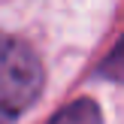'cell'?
Instances as JSON below:
<instances>
[{
	"instance_id": "cell-1",
	"label": "cell",
	"mask_w": 124,
	"mask_h": 124,
	"mask_svg": "<svg viewBox=\"0 0 124 124\" xmlns=\"http://www.w3.org/2000/svg\"><path fill=\"white\" fill-rule=\"evenodd\" d=\"M42 91V64L30 46L0 33V124H15Z\"/></svg>"
},
{
	"instance_id": "cell-2",
	"label": "cell",
	"mask_w": 124,
	"mask_h": 124,
	"mask_svg": "<svg viewBox=\"0 0 124 124\" xmlns=\"http://www.w3.org/2000/svg\"><path fill=\"white\" fill-rule=\"evenodd\" d=\"M48 124H103V112L91 97H82V100L64 106Z\"/></svg>"
}]
</instances>
